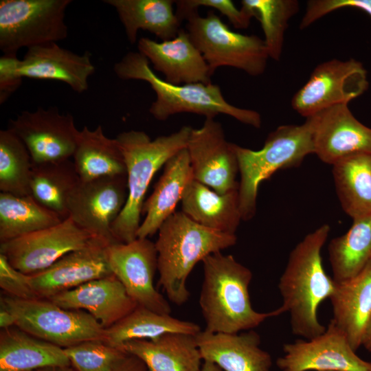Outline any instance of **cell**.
I'll list each match as a JSON object with an SVG mask.
<instances>
[{
  "mask_svg": "<svg viewBox=\"0 0 371 371\" xmlns=\"http://www.w3.org/2000/svg\"><path fill=\"white\" fill-rule=\"evenodd\" d=\"M330 231L328 224L322 225L294 247L278 284L281 308L289 315L291 331L305 339L316 337L326 329L318 319L317 311L336 285L326 273L321 256Z\"/></svg>",
  "mask_w": 371,
  "mask_h": 371,
  "instance_id": "obj_1",
  "label": "cell"
},
{
  "mask_svg": "<svg viewBox=\"0 0 371 371\" xmlns=\"http://www.w3.org/2000/svg\"><path fill=\"white\" fill-rule=\"evenodd\" d=\"M202 262L203 280L199 303L205 323L204 330L212 333L247 331L284 313L281 306L267 313L254 309L249 293L252 272L232 255L216 252Z\"/></svg>",
  "mask_w": 371,
  "mask_h": 371,
  "instance_id": "obj_2",
  "label": "cell"
},
{
  "mask_svg": "<svg viewBox=\"0 0 371 371\" xmlns=\"http://www.w3.org/2000/svg\"><path fill=\"white\" fill-rule=\"evenodd\" d=\"M149 60L139 52H128L113 66L115 75L124 80H137L148 82L156 94L149 113L159 121L172 115L189 113L214 118L219 114L230 116L238 122L260 128V113L229 103L218 85L203 83L173 85L157 76Z\"/></svg>",
  "mask_w": 371,
  "mask_h": 371,
  "instance_id": "obj_3",
  "label": "cell"
},
{
  "mask_svg": "<svg viewBox=\"0 0 371 371\" xmlns=\"http://www.w3.org/2000/svg\"><path fill=\"white\" fill-rule=\"evenodd\" d=\"M157 232L155 245L159 283L169 300L177 305L183 304L190 297L186 282L194 266L207 256L237 242L236 234L205 227L182 211L175 212Z\"/></svg>",
  "mask_w": 371,
  "mask_h": 371,
  "instance_id": "obj_4",
  "label": "cell"
},
{
  "mask_svg": "<svg viewBox=\"0 0 371 371\" xmlns=\"http://www.w3.org/2000/svg\"><path fill=\"white\" fill-rule=\"evenodd\" d=\"M192 128L183 126L170 135L151 139L145 132L124 131L117 135L126 168L128 196L124 207L113 224L111 235L117 243L137 238L146 193L155 174L166 161L186 148Z\"/></svg>",
  "mask_w": 371,
  "mask_h": 371,
  "instance_id": "obj_5",
  "label": "cell"
},
{
  "mask_svg": "<svg viewBox=\"0 0 371 371\" xmlns=\"http://www.w3.org/2000/svg\"><path fill=\"white\" fill-rule=\"evenodd\" d=\"M239 173L238 197L243 221L256 212L260 183L276 171L298 166L314 153L313 122L311 117L302 124H284L271 131L263 147L253 150L234 144Z\"/></svg>",
  "mask_w": 371,
  "mask_h": 371,
  "instance_id": "obj_6",
  "label": "cell"
},
{
  "mask_svg": "<svg viewBox=\"0 0 371 371\" xmlns=\"http://www.w3.org/2000/svg\"><path fill=\"white\" fill-rule=\"evenodd\" d=\"M185 20L186 31L212 74L226 66L252 76L265 72L269 56L264 40L258 36L232 31L212 10L206 16L193 12Z\"/></svg>",
  "mask_w": 371,
  "mask_h": 371,
  "instance_id": "obj_7",
  "label": "cell"
},
{
  "mask_svg": "<svg viewBox=\"0 0 371 371\" xmlns=\"http://www.w3.org/2000/svg\"><path fill=\"white\" fill-rule=\"evenodd\" d=\"M1 306L15 317V326L60 348L89 340L105 341V328L89 313L63 308L48 299L1 297Z\"/></svg>",
  "mask_w": 371,
  "mask_h": 371,
  "instance_id": "obj_8",
  "label": "cell"
},
{
  "mask_svg": "<svg viewBox=\"0 0 371 371\" xmlns=\"http://www.w3.org/2000/svg\"><path fill=\"white\" fill-rule=\"evenodd\" d=\"M71 0H1L0 49L16 54L27 49L57 43L68 36L65 12Z\"/></svg>",
  "mask_w": 371,
  "mask_h": 371,
  "instance_id": "obj_9",
  "label": "cell"
},
{
  "mask_svg": "<svg viewBox=\"0 0 371 371\" xmlns=\"http://www.w3.org/2000/svg\"><path fill=\"white\" fill-rule=\"evenodd\" d=\"M367 71L354 59H332L317 65L307 82L294 94L291 104L306 118L329 107L348 103L368 88Z\"/></svg>",
  "mask_w": 371,
  "mask_h": 371,
  "instance_id": "obj_10",
  "label": "cell"
},
{
  "mask_svg": "<svg viewBox=\"0 0 371 371\" xmlns=\"http://www.w3.org/2000/svg\"><path fill=\"white\" fill-rule=\"evenodd\" d=\"M7 128L22 141L34 164L72 157L80 133L72 115L56 106L23 111Z\"/></svg>",
  "mask_w": 371,
  "mask_h": 371,
  "instance_id": "obj_11",
  "label": "cell"
},
{
  "mask_svg": "<svg viewBox=\"0 0 371 371\" xmlns=\"http://www.w3.org/2000/svg\"><path fill=\"white\" fill-rule=\"evenodd\" d=\"M94 237L68 217L56 225L0 243V254L15 269L32 275L47 269L65 254L85 247Z\"/></svg>",
  "mask_w": 371,
  "mask_h": 371,
  "instance_id": "obj_12",
  "label": "cell"
},
{
  "mask_svg": "<svg viewBox=\"0 0 371 371\" xmlns=\"http://www.w3.org/2000/svg\"><path fill=\"white\" fill-rule=\"evenodd\" d=\"M107 258L112 273L138 306L170 314L168 300L154 286L157 270L155 243L148 238H137L126 243H111L107 247Z\"/></svg>",
  "mask_w": 371,
  "mask_h": 371,
  "instance_id": "obj_13",
  "label": "cell"
},
{
  "mask_svg": "<svg viewBox=\"0 0 371 371\" xmlns=\"http://www.w3.org/2000/svg\"><path fill=\"white\" fill-rule=\"evenodd\" d=\"M127 196L126 175L80 180L68 201L69 217L93 236L117 243L112 237L111 228Z\"/></svg>",
  "mask_w": 371,
  "mask_h": 371,
  "instance_id": "obj_14",
  "label": "cell"
},
{
  "mask_svg": "<svg viewBox=\"0 0 371 371\" xmlns=\"http://www.w3.org/2000/svg\"><path fill=\"white\" fill-rule=\"evenodd\" d=\"M187 150L194 179L221 194L238 189L234 144L227 141L220 122L205 118L201 127L192 128Z\"/></svg>",
  "mask_w": 371,
  "mask_h": 371,
  "instance_id": "obj_15",
  "label": "cell"
},
{
  "mask_svg": "<svg viewBox=\"0 0 371 371\" xmlns=\"http://www.w3.org/2000/svg\"><path fill=\"white\" fill-rule=\"evenodd\" d=\"M283 352L276 361L280 371H371L333 320L320 335L284 344Z\"/></svg>",
  "mask_w": 371,
  "mask_h": 371,
  "instance_id": "obj_16",
  "label": "cell"
},
{
  "mask_svg": "<svg viewBox=\"0 0 371 371\" xmlns=\"http://www.w3.org/2000/svg\"><path fill=\"white\" fill-rule=\"evenodd\" d=\"M111 243L94 237L87 245L65 254L44 271L29 275L30 283L37 296L49 299L113 274L107 258V247Z\"/></svg>",
  "mask_w": 371,
  "mask_h": 371,
  "instance_id": "obj_17",
  "label": "cell"
},
{
  "mask_svg": "<svg viewBox=\"0 0 371 371\" xmlns=\"http://www.w3.org/2000/svg\"><path fill=\"white\" fill-rule=\"evenodd\" d=\"M314 154L333 165L356 153L371 155V128L359 122L348 104L324 109L311 117Z\"/></svg>",
  "mask_w": 371,
  "mask_h": 371,
  "instance_id": "obj_18",
  "label": "cell"
},
{
  "mask_svg": "<svg viewBox=\"0 0 371 371\" xmlns=\"http://www.w3.org/2000/svg\"><path fill=\"white\" fill-rule=\"evenodd\" d=\"M137 49L170 84L212 83L213 74L185 29L174 38L161 42L142 37Z\"/></svg>",
  "mask_w": 371,
  "mask_h": 371,
  "instance_id": "obj_19",
  "label": "cell"
},
{
  "mask_svg": "<svg viewBox=\"0 0 371 371\" xmlns=\"http://www.w3.org/2000/svg\"><path fill=\"white\" fill-rule=\"evenodd\" d=\"M48 300L65 309L89 313L105 329L138 306L113 274L86 282Z\"/></svg>",
  "mask_w": 371,
  "mask_h": 371,
  "instance_id": "obj_20",
  "label": "cell"
},
{
  "mask_svg": "<svg viewBox=\"0 0 371 371\" xmlns=\"http://www.w3.org/2000/svg\"><path fill=\"white\" fill-rule=\"evenodd\" d=\"M95 69L89 52L78 54L57 43L27 49L19 67L23 78L60 81L79 93L88 89L89 78Z\"/></svg>",
  "mask_w": 371,
  "mask_h": 371,
  "instance_id": "obj_21",
  "label": "cell"
},
{
  "mask_svg": "<svg viewBox=\"0 0 371 371\" xmlns=\"http://www.w3.org/2000/svg\"><path fill=\"white\" fill-rule=\"evenodd\" d=\"M195 337L203 360L223 371H271V356L260 348V337L254 330L237 333L201 330Z\"/></svg>",
  "mask_w": 371,
  "mask_h": 371,
  "instance_id": "obj_22",
  "label": "cell"
},
{
  "mask_svg": "<svg viewBox=\"0 0 371 371\" xmlns=\"http://www.w3.org/2000/svg\"><path fill=\"white\" fill-rule=\"evenodd\" d=\"M193 179L189 154L182 149L170 157L155 186L153 193L144 201L145 215L137 232V238H146L156 234L162 223L175 211L181 201L188 183Z\"/></svg>",
  "mask_w": 371,
  "mask_h": 371,
  "instance_id": "obj_23",
  "label": "cell"
},
{
  "mask_svg": "<svg viewBox=\"0 0 371 371\" xmlns=\"http://www.w3.org/2000/svg\"><path fill=\"white\" fill-rule=\"evenodd\" d=\"M122 350L142 360L148 371H200L203 360L195 335L166 333L155 339L126 341Z\"/></svg>",
  "mask_w": 371,
  "mask_h": 371,
  "instance_id": "obj_24",
  "label": "cell"
},
{
  "mask_svg": "<svg viewBox=\"0 0 371 371\" xmlns=\"http://www.w3.org/2000/svg\"><path fill=\"white\" fill-rule=\"evenodd\" d=\"M330 300L333 315L331 320L356 351L361 346L371 317V260L355 277L336 282Z\"/></svg>",
  "mask_w": 371,
  "mask_h": 371,
  "instance_id": "obj_25",
  "label": "cell"
},
{
  "mask_svg": "<svg viewBox=\"0 0 371 371\" xmlns=\"http://www.w3.org/2000/svg\"><path fill=\"white\" fill-rule=\"evenodd\" d=\"M181 211L209 229L236 234L242 219L238 189L219 194L192 179L181 199Z\"/></svg>",
  "mask_w": 371,
  "mask_h": 371,
  "instance_id": "obj_26",
  "label": "cell"
},
{
  "mask_svg": "<svg viewBox=\"0 0 371 371\" xmlns=\"http://www.w3.org/2000/svg\"><path fill=\"white\" fill-rule=\"evenodd\" d=\"M71 363L64 349L14 326L1 329L0 371H34Z\"/></svg>",
  "mask_w": 371,
  "mask_h": 371,
  "instance_id": "obj_27",
  "label": "cell"
},
{
  "mask_svg": "<svg viewBox=\"0 0 371 371\" xmlns=\"http://www.w3.org/2000/svg\"><path fill=\"white\" fill-rule=\"evenodd\" d=\"M114 8L128 42H137L139 30L148 31L161 41L174 38L181 21L174 10L172 0H104Z\"/></svg>",
  "mask_w": 371,
  "mask_h": 371,
  "instance_id": "obj_28",
  "label": "cell"
},
{
  "mask_svg": "<svg viewBox=\"0 0 371 371\" xmlns=\"http://www.w3.org/2000/svg\"><path fill=\"white\" fill-rule=\"evenodd\" d=\"M80 181L126 175L124 157L117 139L105 135L101 125L80 131L72 156Z\"/></svg>",
  "mask_w": 371,
  "mask_h": 371,
  "instance_id": "obj_29",
  "label": "cell"
},
{
  "mask_svg": "<svg viewBox=\"0 0 371 371\" xmlns=\"http://www.w3.org/2000/svg\"><path fill=\"white\" fill-rule=\"evenodd\" d=\"M336 192L352 220L371 215V155L356 153L333 165Z\"/></svg>",
  "mask_w": 371,
  "mask_h": 371,
  "instance_id": "obj_30",
  "label": "cell"
},
{
  "mask_svg": "<svg viewBox=\"0 0 371 371\" xmlns=\"http://www.w3.org/2000/svg\"><path fill=\"white\" fill-rule=\"evenodd\" d=\"M105 330L104 341L122 350L124 344L131 340L155 339L170 333L196 335L201 329L194 322L181 320L170 314L159 313L137 306Z\"/></svg>",
  "mask_w": 371,
  "mask_h": 371,
  "instance_id": "obj_31",
  "label": "cell"
},
{
  "mask_svg": "<svg viewBox=\"0 0 371 371\" xmlns=\"http://www.w3.org/2000/svg\"><path fill=\"white\" fill-rule=\"evenodd\" d=\"M80 179L70 159L33 164L30 195L63 220L69 217L68 201Z\"/></svg>",
  "mask_w": 371,
  "mask_h": 371,
  "instance_id": "obj_32",
  "label": "cell"
},
{
  "mask_svg": "<svg viewBox=\"0 0 371 371\" xmlns=\"http://www.w3.org/2000/svg\"><path fill=\"white\" fill-rule=\"evenodd\" d=\"M328 253L335 282L362 271L371 260V215L353 220L346 233L330 241Z\"/></svg>",
  "mask_w": 371,
  "mask_h": 371,
  "instance_id": "obj_33",
  "label": "cell"
},
{
  "mask_svg": "<svg viewBox=\"0 0 371 371\" xmlns=\"http://www.w3.org/2000/svg\"><path fill=\"white\" fill-rule=\"evenodd\" d=\"M63 221L31 195L0 193V243L56 225Z\"/></svg>",
  "mask_w": 371,
  "mask_h": 371,
  "instance_id": "obj_34",
  "label": "cell"
},
{
  "mask_svg": "<svg viewBox=\"0 0 371 371\" xmlns=\"http://www.w3.org/2000/svg\"><path fill=\"white\" fill-rule=\"evenodd\" d=\"M33 162L26 146L10 129L0 131V191L30 195Z\"/></svg>",
  "mask_w": 371,
  "mask_h": 371,
  "instance_id": "obj_35",
  "label": "cell"
},
{
  "mask_svg": "<svg viewBox=\"0 0 371 371\" xmlns=\"http://www.w3.org/2000/svg\"><path fill=\"white\" fill-rule=\"evenodd\" d=\"M242 8L260 23L269 58L279 60L289 21L299 10L296 0H243Z\"/></svg>",
  "mask_w": 371,
  "mask_h": 371,
  "instance_id": "obj_36",
  "label": "cell"
},
{
  "mask_svg": "<svg viewBox=\"0 0 371 371\" xmlns=\"http://www.w3.org/2000/svg\"><path fill=\"white\" fill-rule=\"evenodd\" d=\"M77 371H113L127 353L102 340H89L63 348Z\"/></svg>",
  "mask_w": 371,
  "mask_h": 371,
  "instance_id": "obj_37",
  "label": "cell"
},
{
  "mask_svg": "<svg viewBox=\"0 0 371 371\" xmlns=\"http://www.w3.org/2000/svg\"><path fill=\"white\" fill-rule=\"evenodd\" d=\"M175 13L182 22L192 12L200 7H209L225 16L236 29H245L250 23L252 14L246 9L237 8L230 0H178L175 1Z\"/></svg>",
  "mask_w": 371,
  "mask_h": 371,
  "instance_id": "obj_38",
  "label": "cell"
},
{
  "mask_svg": "<svg viewBox=\"0 0 371 371\" xmlns=\"http://www.w3.org/2000/svg\"><path fill=\"white\" fill-rule=\"evenodd\" d=\"M0 287L9 297L19 300L39 298L25 274L12 267L6 258L0 254Z\"/></svg>",
  "mask_w": 371,
  "mask_h": 371,
  "instance_id": "obj_39",
  "label": "cell"
},
{
  "mask_svg": "<svg viewBox=\"0 0 371 371\" xmlns=\"http://www.w3.org/2000/svg\"><path fill=\"white\" fill-rule=\"evenodd\" d=\"M353 8L371 16V0H311L307 2L302 23L305 27L338 9Z\"/></svg>",
  "mask_w": 371,
  "mask_h": 371,
  "instance_id": "obj_40",
  "label": "cell"
},
{
  "mask_svg": "<svg viewBox=\"0 0 371 371\" xmlns=\"http://www.w3.org/2000/svg\"><path fill=\"white\" fill-rule=\"evenodd\" d=\"M16 54H3L0 58V104L4 103L22 83Z\"/></svg>",
  "mask_w": 371,
  "mask_h": 371,
  "instance_id": "obj_41",
  "label": "cell"
},
{
  "mask_svg": "<svg viewBox=\"0 0 371 371\" xmlns=\"http://www.w3.org/2000/svg\"><path fill=\"white\" fill-rule=\"evenodd\" d=\"M113 371H148L144 363L135 356L128 354Z\"/></svg>",
  "mask_w": 371,
  "mask_h": 371,
  "instance_id": "obj_42",
  "label": "cell"
},
{
  "mask_svg": "<svg viewBox=\"0 0 371 371\" xmlns=\"http://www.w3.org/2000/svg\"><path fill=\"white\" fill-rule=\"evenodd\" d=\"M16 324L15 317L13 314L1 306L0 308V328L1 329H6Z\"/></svg>",
  "mask_w": 371,
  "mask_h": 371,
  "instance_id": "obj_43",
  "label": "cell"
},
{
  "mask_svg": "<svg viewBox=\"0 0 371 371\" xmlns=\"http://www.w3.org/2000/svg\"><path fill=\"white\" fill-rule=\"evenodd\" d=\"M361 346H363L367 350L371 352V317L365 328Z\"/></svg>",
  "mask_w": 371,
  "mask_h": 371,
  "instance_id": "obj_44",
  "label": "cell"
},
{
  "mask_svg": "<svg viewBox=\"0 0 371 371\" xmlns=\"http://www.w3.org/2000/svg\"><path fill=\"white\" fill-rule=\"evenodd\" d=\"M34 371H77V370L71 366H66L47 367V368H41V369L34 370Z\"/></svg>",
  "mask_w": 371,
  "mask_h": 371,
  "instance_id": "obj_45",
  "label": "cell"
},
{
  "mask_svg": "<svg viewBox=\"0 0 371 371\" xmlns=\"http://www.w3.org/2000/svg\"><path fill=\"white\" fill-rule=\"evenodd\" d=\"M200 371H223L220 367L213 362L209 361H203L202 367Z\"/></svg>",
  "mask_w": 371,
  "mask_h": 371,
  "instance_id": "obj_46",
  "label": "cell"
},
{
  "mask_svg": "<svg viewBox=\"0 0 371 371\" xmlns=\"http://www.w3.org/2000/svg\"><path fill=\"white\" fill-rule=\"evenodd\" d=\"M326 371H339V370H326Z\"/></svg>",
  "mask_w": 371,
  "mask_h": 371,
  "instance_id": "obj_47",
  "label": "cell"
}]
</instances>
